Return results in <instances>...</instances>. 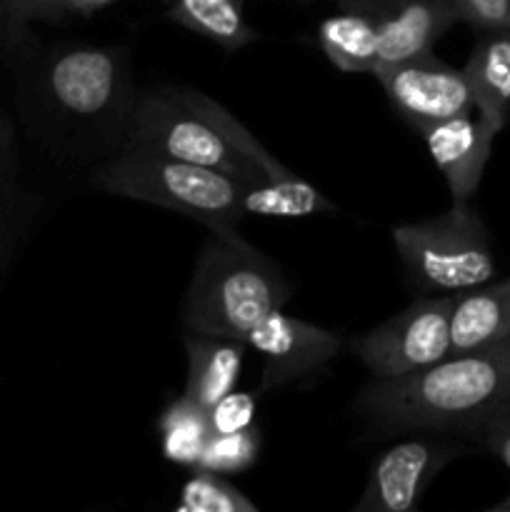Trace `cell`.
<instances>
[{
  "label": "cell",
  "mask_w": 510,
  "mask_h": 512,
  "mask_svg": "<svg viewBox=\"0 0 510 512\" xmlns=\"http://www.w3.org/2000/svg\"><path fill=\"white\" fill-rule=\"evenodd\" d=\"M508 403L510 338L403 378H375L358 398L360 413L393 430H478Z\"/></svg>",
  "instance_id": "1"
},
{
  "label": "cell",
  "mask_w": 510,
  "mask_h": 512,
  "mask_svg": "<svg viewBox=\"0 0 510 512\" xmlns=\"http://www.w3.org/2000/svg\"><path fill=\"white\" fill-rule=\"evenodd\" d=\"M123 148L223 170L245 183L290 173L230 110L188 88H150L135 95Z\"/></svg>",
  "instance_id": "2"
},
{
  "label": "cell",
  "mask_w": 510,
  "mask_h": 512,
  "mask_svg": "<svg viewBox=\"0 0 510 512\" xmlns=\"http://www.w3.org/2000/svg\"><path fill=\"white\" fill-rule=\"evenodd\" d=\"M290 300L278 265L238 233H210L183 298V323L193 333L248 340V333Z\"/></svg>",
  "instance_id": "3"
},
{
  "label": "cell",
  "mask_w": 510,
  "mask_h": 512,
  "mask_svg": "<svg viewBox=\"0 0 510 512\" xmlns=\"http://www.w3.org/2000/svg\"><path fill=\"white\" fill-rule=\"evenodd\" d=\"M93 185L108 195L140 200L198 220L210 233H233L245 218V180L145 150L123 148L105 160L93 173Z\"/></svg>",
  "instance_id": "4"
},
{
  "label": "cell",
  "mask_w": 510,
  "mask_h": 512,
  "mask_svg": "<svg viewBox=\"0 0 510 512\" xmlns=\"http://www.w3.org/2000/svg\"><path fill=\"white\" fill-rule=\"evenodd\" d=\"M393 243L410 278L428 293H463L498 273L488 228L468 203H453L438 218L398 225Z\"/></svg>",
  "instance_id": "5"
},
{
  "label": "cell",
  "mask_w": 510,
  "mask_h": 512,
  "mask_svg": "<svg viewBox=\"0 0 510 512\" xmlns=\"http://www.w3.org/2000/svg\"><path fill=\"white\" fill-rule=\"evenodd\" d=\"M45 108L75 128L115 125L128 133L135 95L125 55L103 45H65L45 55L38 73Z\"/></svg>",
  "instance_id": "6"
},
{
  "label": "cell",
  "mask_w": 510,
  "mask_h": 512,
  "mask_svg": "<svg viewBox=\"0 0 510 512\" xmlns=\"http://www.w3.org/2000/svg\"><path fill=\"white\" fill-rule=\"evenodd\" d=\"M455 295H428L350 343L373 378L390 380L430 368L453 353L450 310Z\"/></svg>",
  "instance_id": "7"
},
{
  "label": "cell",
  "mask_w": 510,
  "mask_h": 512,
  "mask_svg": "<svg viewBox=\"0 0 510 512\" xmlns=\"http://www.w3.org/2000/svg\"><path fill=\"white\" fill-rule=\"evenodd\" d=\"M373 75L410 128L473 113V95L463 68L443 63L433 50L398 63H383Z\"/></svg>",
  "instance_id": "8"
},
{
  "label": "cell",
  "mask_w": 510,
  "mask_h": 512,
  "mask_svg": "<svg viewBox=\"0 0 510 512\" xmlns=\"http://www.w3.org/2000/svg\"><path fill=\"white\" fill-rule=\"evenodd\" d=\"M248 348L263 355V378L258 393L278 388L290 380L305 378L338 358L343 340L320 325L305 323L283 313V308L265 315L248 333Z\"/></svg>",
  "instance_id": "9"
},
{
  "label": "cell",
  "mask_w": 510,
  "mask_h": 512,
  "mask_svg": "<svg viewBox=\"0 0 510 512\" xmlns=\"http://www.w3.org/2000/svg\"><path fill=\"white\" fill-rule=\"evenodd\" d=\"M343 8L373 20L383 63L430 53L460 20L450 0H343Z\"/></svg>",
  "instance_id": "10"
},
{
  "label": "cell",
  "mask_w": 510,
  "mask_h": 512,
  "mask_svg": "<svg viewBox=\"0 0 510 512\" xmlns=\"http://www.w3.org/2000/svg\"><path fill=\"white\" fill-rule=\"evenodd\" d=\"M455 455L453 448L430 440H405L385 450L370 470L355 512H408L418 505L430 480Z\"/></svg>",
  "instance_id": "11"
},
{
  "label": "cell",
  "mask_w": 510,
  "mask_h": 512,
  "mask_svg": "<svg viewBox=\"0 0 510 512\" xmlns=\"http://www.w3.org/2000/svg\"><path fill=\"white\" fill-rule=\"evenodd\" d=\"M413 130L428 145L430 158L448 183L453 203H470L480 188L498 133L475 113L433 120Z\"/></svg>",
  "instance_id": "12"
},
{
  "label": "cell",
  "mask_w": 510,
  "mask_h": 512,
  "mask_svg": "<svg viewBox=\"0 0 510 512\" xmlns=\"http://www.w3.org/2000/svg\"><path fill=\"white\" fill-rule=\"evenodd\" d=\"M183 343L188 355V380L183 395L210 410L220 398L235 390L248 343L193 330L185 333Z\"/></svg>",
  "instance_id": "13"
},
{
  "label": "cell",
  "mask_w": 510,
  "mask_h": 512,
  "mask_svg": "<svg viewBox=\"0 0 510 512\" xmlns=\"http://www.w3.org/2000/svg\"><path fill=\"white\" fill-rule=\"evenodd\" d=\"M473 113L495 133L510 118V30H485L463 68Z\"/></svg>",
  "instance_id": "14"
},
{
  "label": "cell",
  "mask_w": 510,
  "mask_h": 512,
  "mask_svg": "<svg viewBox=\"0 0 510 512\" xmlns=\"http://www.w3.org/2000/svg\"><path fill=\"white\" fill-rule=\"evenodd\" d=\"M510 338V278L455 293L450 310L453 353L485 348Z\"/></svg>",
  "instance_id": "15"
},
{
  "label": "cell",
  "mask_w": 510,
  "mask_h": 512,
  "mask_svg": "<svg viewBox=\"0 0 510 512\" xmlns=\"http://www.w3.org/2000/svg\"><path fill=\"white\" fill-rule=\"evenodd\" d=\"M318 40L330 63L343 73L373 75L383 65L375 23L358 10L343 8V13L325 18L318 28Z\"/></svg>",
  "instance_id": "16"
},
{
  "label": "cell",
  "mask_w": 510,
  "mask_h": 512,
  "mask_svg": "<svg viewBox=\"0 0 510 512\" xmlns=\"http://www.w3.org/2000/svg\"><path fill=\"white\" fill-rule=\"evenodd\" d=\"M335 210L338 208L315 185L295 173L273 180H253L245 183L243 190V213L258 218H308Z\"/></svg>",
  "instance_id": "17"
},
{
  "label": "cell",
  "mask_w": 510,
  "mask_h": 512,
  "mask_svg": "<svg viewBox=\"0 0 510 512\" xmlns=\"http://www.w3.org/2000/svg\"><path fill=\"white\" fill-rule=\"evenodd\" d=\"M243 3L245 0H175L170 18L220 48L240 50L258 38L255 28L245 23Z\"/></svg>",
  "instance_id": "18"
},
{
  "label": "cell",
  "mask_w": 510,
  "mask_h": 512,
  "mask_svg": "<svg viewBox=\"0 0 510 512\" xmlns=\"http://www.w3.org/2000/svg\"><path fill=\"white\" fill-rule=\"evenodd\" d=\"M160 448L170 463L198 468L200 455L208 445L213 428H210L208 410L190 398H178L163 410L158 420Z\"/></svg>",
  "instance_id": "19"
},
{
  "label": "cell",
  "mask_w": 510,
  "mask_h": 512,
  "mask_svg": "<svg viewBox=\"0 0 510 512\" xmlns=\"http://www.w3.org/2000/svg\"><path fill=\"white\" fill-rule=\"evenodd\" d=\"M25 223L18 143L8 115L0 110V270Z\"/></svg>",
  "instance_id": "20"
},
{
  "label": "cell",
  "mask_w": 510,
  "mask_h": 512,
  "mask_svg": "<svg viewBox=\"0 0 510 512\" xmlns=\"http://www.w3.org/2000/svg\"><path fill=\"white\" fill-rule=\"evenodd\" d=\"M178 512H258V505L218 473L195 468V475L180 490Z\"/></svg>",
  "instance_id": "21"
},
{
  "label": "cell",
  "mask_w": 510,
  "mask_h": 512,
  "mask_svg": "<svg viewBox=\"0 0 510 512\" xmlns=\"http://www.w3.org/2000/svg\"><path fill=\"white\" fill-rule=\"evenodd\" d=\"M258 450V428H245L238 430V433H213L203 455H200L198 468L218 475L243 473L258 460Z\"/></svg>",
  "instance_id": "22"
},
{
  "label": "cell",
  "mask_w": 510,
  "mask_h": 512,
  "mask_svg": "<svg viewBox=\"0 0 510 512\" xmlns=\"http://www.w3.org/2000/svg\"><path fill=\"white\" fill-rule=\"evenodd\" d=\"M213 433H238L253 428L255 398L250 393H228L208 410Z\"/></svg>",
  "instance_id": "23"
},
{
  "label": "cell",
  "mask_w": 510,
  "mask_h": 512,
  "mask_svg": "<svg viewBox=\"0 0 510 512\" xmlns=\"http://www.w3.org/2000/svg\"><path fill=\"white\" fill-rule=\"evenodd\" d=\"M460 20L478 30H510V0H450Z\"/></svg>",
  "instance_id": "24"
},
{
  "label": "cell",
  "mask_w": 510,
  "mask_h": 512,
  "mask_svg": "<svg viewBox=\"0 0 510 512\" xmlns=\"http://www.w3.org/2000/svg\"><path fill=\"white\" fill-rule=\"evenodd\" d=\"M0 8L25 33L33 23H55L68 15L63 0H0Z\"/></svg>",
  "instance_id": "25"
},
{
  "label": "cell",
  "mask_w": 510,
  "mask_h": 512,
  "mask_svg": "<svg viewBox=\"0 0 510 512\" xmlns=\"http://www.w3.org/2000/svg\"><path fill=\"white\" fill-rule=\"evenodd\" d=\"M475 433H480L485 448L510 470V403L490 415Z\"/></svg>",
  "instance_id": "26"
},
{
  "label": "cell",
  "mask_w": 510,
  "mask_h": 512,
  "mask_svg": "<svg viewBox=\"0 0 510 512\" xmlns=\"http://www.w3.org/2000/svg\"><path fill=\"white\" fill-rule=\"evenodd\" d=\"M25 40H28V33H25V30H20L18 25L8 18V13L0 8V63H5L10 55L20 53L25 45Z\"/></svg>",
  "instance_id": "27"
},
{
  "label": "cell",
  "mask_w": 510,
  "mask_h": 512,
  "mask_svg": "<svg viewBox=\"0 0 510 512\" xmlns=\"http://www.w3.org/2000/svg\"><path fill=\"white\" fill-rule=\"evenodd\" d=\"M115 3V0H63L65 13H78V15H90L95 10L105 8V5Z\"/></svg>",
  "instance_id": "28"
},
{
  "label": "cell",
  "mask_w": 510,
  "mask_h": 512,
  "mask_svg": "<svg viewBox=\"0 0 510 512\" xmlns=\"http://www.w3.org/2000/svg\"><path fill=\"white\" fill-rule=\"evenodd\" d=\"M490 512H510V495L500 500V503H495L493 508H490Z\"/></svg>",
  "instance_id": "29"
}]
</instances>
